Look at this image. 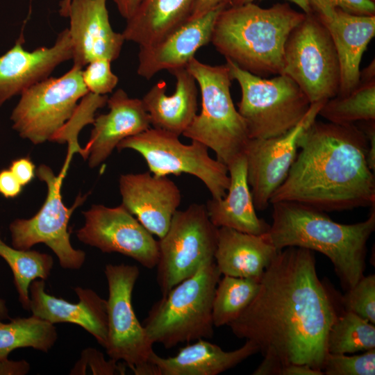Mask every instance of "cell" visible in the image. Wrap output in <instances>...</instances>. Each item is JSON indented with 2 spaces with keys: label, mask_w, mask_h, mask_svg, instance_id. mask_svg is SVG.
<instances>
[{
  "label": "cell",
  "mask_w": 375,
  "mask_h": 375,
  "mask_svg": "<svg viewBox=\"0 0 375 375\" xmlns=\"http://www.w3.org/2000/svg\"><path fill=\"white\" fill-rule=\"evenodd\" d=\"M230 183L224 198L208 200V217L217 228L228 227L255 235L267 233L270 225L256 212L247 181V158L243 153L228 165Z\"/></svg>",
  "instance_id": "obj_24"
},
{
  "label": "cell",
  "mask_w": 375,
  "mask_h": 375,
  "mask_svg": "<svg viewBox=\"0 0 375 375\" xmlns=\"http://www.w3.org/2000/svg\"><path fill=\"white\" fill-rule=\"evenodd\" d=\"M267 232L255 235L228 227L218 228L214 259L221 274L260 278L278 251Z\"/></svg>",
  "instance_id": "obj_25"
},
{
  "label": "cell",
  "mask_w": 375,
  "mask_h": 375,
  "mask_svg": "<svg viewBox=\"0 0 375 375\" xmlns=\"http://www.w3.org/2000/svg\"><path fill=\"white\" fill-rule=\"evenodd\" d=\"M178 138L171 133L150 128L123 140L116 149H132L139 153L149 172L155 176L189 174L205 184L212 198H224L230 183L227 166L212 158L208 147L201 142L192 140L191 144H184Z\"/></svg>",
  "instance_id": "obj_10"
},
{
  "label": "cell",
  "mask_w": 375,
  "mask_h": 375,
  "mask_svg": "<svg viewBox=\"0 0 375 375\" xmlns=\"http://www.w3.org/2000/svg\"><path fill=\"white\" fill-rule=\"evenodd\" d=\"M322 371L326 375H374L375 348L356 356L328 353Z\"/></svg>",
  "instance_id": "obj_34"
},
{
  "label": "cell",
  "mask_w": 375,
  "mask_h": 375,
  "mask_svg": "<svg viewBox=\"0 0 375 375\" xmlns=\"http://www.w3.org/2000/svg\"><path fill=\"white\" fill-rule=\"evenodd\" d=\"M324 103H312L300 122L283 135L248 140L244 153L256 210L262 211L268 207L272 194L285 179L296 158L301 133L316 119Z\"/></svg>",
  "instance_id": "obj_15"
},
{
  "label": "cell",
  "mask_w": 375,
  "mask_h": 375,
  "mask_svg": "<svg viewBox=\"0 0 375 375\" xmlns=\"http://www.w3.org/2000/svg\"><path fill=\"white\" fill-rule=\"evenodd\" d=\"M318 115L338 124L375 120V77L360 76L358 84L351 92L326 101Z\"/></svg>",
  "instance_id": "obj_29"
},
{
  "label": "cell",
  "mask_w": 375,
  "mask_h": 375,
  "mask_svg": "<svg viewBox=\"0 0 375 375\" xmlns=\"http://www.w3.org/2000/svg\"><path fill=\"white\" fill-rule=\"evenodd\" d=\"M10 319L6 301L0 298V321Z\"/></svg>",
  "instance_id": "obj_47"
},
{
  "label": "cell",
  "mask_w": 375,
  "mask_h": 375,
  "mask_svg": "<svg viewBox=\"0 0 375 375\" xmlns=\"http://www.w3.org/2000/svg\"><path fill=\"white\" fill-rule=\"evenodd\" d=\"M231 0H197L189 19L196 18L223 5H229Z\"/></svg>",
  "instance_id": "obj_43"
},
{
  "label": "cell",
  "mask_w": 375,
  "mask_h": 375,
  "mask_svg": "<svg viewBox=\"0 0 375 375\" xmlns=\"http://www.w3.org/2000/svg\"><path fill=\"white\" fill-rule=\"evenodd\" d=\"M108 98L107 95L88 92L81 99L72 117L52 137L51 141L67 143V157L72 158L75 153H81V148L78 143V135L85 125L94 122L95 112L107 103Z\"/></svg>",
  "instance_id": "obj_33"
},
{
  "label": "cell",
  "mask_w": 375,
  "mask_h": 375,
  "mask_svg": "<svg viewBox=\"0 0 375 375\" xmlns=\"http://www.w3.org/2000/svg\"><path fill=\"white\" fill-rule=\"evenodd\" d=\"M23 186L9 169L0 171V194L6 199L18 197Z\"/></svg>",
  "instance_id": "obj_40"
},
{
  "label": "cell",
  "mask_w": 375,
  "mask_h": 375,
  "mask_svg": "<svg viewBox=\"0 0 375 375\" xmlns=\"http://www.w3.org/2000/svg\"><path fill=\"white\" fill-rule=\"evenodd\" d=\"M272 204V224L267 235L277 251L297 247L324 254L346 290L364 276L367 242L375 229V205L366 220L344 224L307 205L289 201Z\"/></svg>",
  "instance_id": "obj_3"
},
{
  "label": "cell",
  "mask_w": 375,
  "mask_h": 375,
  "mask_svg": "<svg viewBox=\"0 0 375 375\" xmlns=\"http://www.w3.org/2000/svg\"><path fill=\"white\" fill-rule=\"evenodd\" d=\"M283 74L295 82L311 104L338 94L341 81L338 53L328 30L313 12L306 14L288 37Z\"/></svg>",
  "instance_id": "obj_8"
},
{
  "label": "cell",
  "mask_w": 375,
  "mask_h": 375,
  "mask_svg": "<svg viewBox=\"0 0 375 375\" xmlns=\"http://www.w3.org/2000/svg\"><path fill=\"white\" fill-rule=\"evenodd\" d=\"M228 4L188 19L159 42L140 47L138 74L149 80L162 71L185 67L196 52L211 41L215 21Z\"/></svg>",
  "instance_id": "obj_20"
},
{
  "label": "cell",
  "mask_w": 375,
  "mask_h": 375,
  "mask_svg": "<svg viewBox=\"0 0 375 375\" xmlns=\"http://www.w3.org/2000/svg\"><path fill=\"white\" fill-rule=\"evenodd\" d=\"M255 0H231L229 5L231 6H240L248 3L253 2ZM297 4L302 9L304 13L310 14L312 12L309 0H290Z\"/></svg>",
  "instance_id": "obj_46"
},
{
  "label": "cell",
  "mask_w": 375,
  "mask_h": 375,
  "mask_svg": "<svg viewBox=\"0 0 375 375\" xmlns=\"http://www.w3.org/2000/svg\"><path fill=\"white\" fill-rule=\"evenodd\" d=\"M67 17L73 65L83 68L94 59L118 58L125 40L111 26L106 0H71Z\"/></svg>",
  "instance_id": "obj_19"
},
{
  "label": "cell",
  "mask_w": 375,
  "mask_h": 375,
  "mask_svg": "<svg viewBox=\"0 0 375 375\" xmlns=\"http://www.w3.org/2000/svg\"><path fill=\"white\" fill-rule=\"evenodd\" d=\"M68 169L69 166L63 165L58 176L43 164L36 169V176L47 185L45 201L33 217L12 221L9 230L13 247L27 250L43 243L54 252L62 268L78 269L83 265L86 255L72 246L68 224L72 212L85 197H78L71 208L62 202L61 187Z\"/></svg>",
  "instance_id": "obj_12"
},
{
  "label": "cell",
  "mask_w": 375,
  "mask_h": 375,
  "mask_svg": "<svg viewBox=\"0 0 375 375\" xmlns=\"http://www.w3.org/2000/svg\"><path fill=\"white\" fill-rule=\"evenodd\" d=\"M218 228L210 221L204 204L192 203L176 210L166 233L158 241L156 281L162 296L215 260Z\"/></svg>",
  "instance_id": "obj_9"
},
{
  "label": "cell",
  "mask_w": 375,
  "mask_h": 375,
  "mask_svg": "<svg viewBox=\"0 0 375 375\" xmlns=\"http://www.w3.org/2000/svg\"><path fill=\"white\" fill-rule=\"evenodd\" d=\"M88 365L94 374H124L125 367L117 364V361L111 359L106 361L103 355L95 349H87L82 353L81 359L72 370L71 374L77 372L83 366Z\"/></svg>",
  "instance_id": "obj_37"
},
{
  "label": "cell",
  "mask_w": 375,
  "mask_h": 375,
  "mask_svg": "<svg viewBox=\"0 0 375 375\" xmlns=\"http://www.w3.org/2000/svg\"><path fill=\"white\" fill-rule=\"evenodd\" d=\"M321 369H315L308 365L288 364L283 365L279 375H323Z\"/></svg>",
  "instance_id": "obj_42"
},
{
  "label": "cell",
  "mask_w": 375,
  "mask_h": 375,
  "mask_svg": "<svg viewBox=\"0 0 375 375\" xmlns=\"http://www.w3.org/2000/svg\"><path fill=\"white\" fill-rule=\"evenodd\" d=\"M197 0H144L126 20L124 40L139 47L153 44L185 22Z\"/></svg>",
  "instance_id": "obj_27"
},
{
  "label": "cell",
  "mask_w": 375,
  "mask_h": 375,
  "mask_svg": "<svg viewBox=\"0 0 375 375\" xmlns=\"http://www.w3.org/2000/svg\"><path fill=\"white\" fill-rule=\"evenodd\" d=\"M117 6L119 14L126 20L136 12L144 0H112Z\"/></svg>",
  "instance_id": "obj_44"
},
{
  "label": "cell",
  "mask_w": 375,
  "mask_h": 375,
  "mask_svg": "<svg viewBox=\"0 0 375 375\" xmlns=\"http://www.w3.org/2000/svg\"><path fill=\"white\" fill-rule=\"evenodd\" d=\"M260 278L224 276L219 279L212 301L214 326H228L239 317L256 296Z\"/></svg>",
  "instance_id": "obj_31"
},
{
  "label": "cell",
  "mask_w": 375,
  "mask_h": 375,
  "mask_svg": "<svg viewBox=\"0 0 375 375\" xmlns=\"http://www.w3.org/2000/svg\"><path fill=\"white\" fill-rule=\"evenodd\" d=\"M226 64L241 89L238 110L244 119L249 139L283 135L309 110L308 98L287 75L267 79L240 68L228 58Z\"/></svg>",
  "instance_id": "obj_7"
},
{
  "label": "cell",
  "mask_w": 375,
  "mask_h": 375,
  "mask_svg": "<svg viewBox=\"0 0 375 375\" xmlns=\"http://www.w3.org/2000/svg\"><path fill=\"white\" fill-rule=\"evenodd\" d=\"M111 61L97 58L86 65L82 69L83 81L89 92L98 95H107L118 83V77L111 70Z\"/></svg>",
  "instance_id": "obj_36"
},
{
  "label": "cell",
  "mask_w": 375,
  "mask_h": 375,
  "mask_svg": "<svg viewBox=\"0 0 375 375\" xmlns=\"http://www.w3.org/2000/svg\"><path fill=\"white\" fill-rule=\"evenodd\" d=\"M9 169L22 186L28 185L36 176L35 165L28 157L13 160Z\"/></svg>",
  "instance_id": "obj_39"
},
{
  "label": "cell",
  "mask_w": 375,
  "mask_h": 375,
  "mask_svg": "<svg viewBox=\"0 0 375 375\" xmlns=\"http://www.w3.org/2000/svg\"><path fill=\"white\" fill-rule=\"evenodd\" d=\"M331 7L354 15H375V3L374 0H322Z\"/></svg>",
  "instance_id": "obj_38"
},
{
  "label": "cell",
  "mask_w": 375,
  "mask_h": 375,
  "mask_svg": "<svg viewBox=\"0 0 375 375\" xmlns=\"http://www.w3.org/2000/svg\"><path fill=\"white\" fill-rule=\"evenodd\" d=\"M82 69L73 65L61 76L48 77L20 94L10 119L21 138L34 144L51 141L72 117L78 100L89 92L83 81Z\"/></svg>",
  "instance_id": "obj_11"
},
{
  "label": "cell",
  "mask_w": 375,
  "mask_h": 375,
  "mask_svg": "<svg viewBox=\"0 0 375 375\" xmlns=\"http://www.w3.org/2000/svg\"><path fill=\"white\" fill-rule=\"evenodd\" d=\"M74 291L78 297L76 303L47 293L44 280H35L29 288V310L33 315L53 324H77L105 347L108 333L106 300L90 289L77 287Z\"/></svg>",
  "instance_id": "obj_22"
},
{
  "label": "cell",
  "mask_w": 375,
  "mask_h": 375,
  "mask_svg": "<svg viewBox=\"0 0 375 375\" xmlns=\"http://www.w3.org/2000/svg\"><path fill=\"white\" fill-rule=\"evenodd\" d=\"M169 72L176 79L172 94H167V83L161 80L141 100L154 128L180 136L197 115L198 90L194 78L186 67Z\"/></svg>",
  "instance_id": "obj_23"
},
{
  "label": "cell",
  "mask_w": 375,
  "mask_h": 375,
  "mask_svg": "<svg viewBox=\"0 0 375 375\" xmlns=\"http://www.w3.org/2000/svg\"><path fill=\"white\" fill-rule=\"evenodd\" d=\"M305 15L288 3L227 6L215 21L210 42L225 58L253 74H281L285 42Z\"/></svg>",
  "instance_id": "obj_4"
},
{
  "label": "cell",
  "mask_w": 375,
  "mask_h": 375,
  "mask_svg": "<svg viewBox=\"0 0 375 375\" xmlns=\"http://www.w3.org/2000/svg\"><path fill=\"white\" fill-rule=\"evenodd\" d=\"M309 1L312 12L328 30L338 53L341 81L337 95H346L359 83L362 55L375 35V15H354L322 0Z\"/></svg>",
  "instance_id": "obj_16"
},
{
  "label": "cell",
  "mask_w": 375,
  "mask_h": 375,
  "mask_svg": "<svg viewBox=\"0 0 375 375\" xmlns=\"http://www.w3.org/2000/svg\"><path fill=\"white\" fill-rule=\"evenodd\" d=\"M364 126L361 128L364 132L368 142L367 161L369 169L375 170V120L364 122Z\"/></svg>",
  "instance_id": "obj_41"
},
{
  "label": "cell",
  "mask_w": 375,
  "mask_h": 375,
  "mask_svg": "<svg viewBox=\"0 0 375 375\" xmlns=\"http://www.w3.org/2000/svg\"><path fill=\"white\" fill-rule=\"evenodd\" d=\"M0 256L12 270L19 302L25 310H29L30 285L38 278L42 280L49 278L53 265L52 257L35 250L10 247L1 238Z\"/></svg>",
  "instance_id": "obj_30"
},
{
  "label": "cell",
  "mask_w": 375,
  "mask_h": 375,
  "mask_svg": "<svg viewBox=\"0 0 375 375\" xmlns=\"http://www.w3.org/2000/svg\"><path fill=\"white\" fill-rule=\"evenodd\" d=\"M9 320L7 323L0 321V361L8 359L9 353L18 348L47 352L57 340L54 325L33 315Z\"/></svg>",
  "instance_id": "obj_28"
},
{
  "label": "cell",
  "mask_w": 375,
  "mask_h": 375,
  "mask_svg": "<svg viewBox=\"0 0 375 375\" xmlns=\"http://www.w3.org/2000/svg\"><path fill=\"white\" fill-rule=\"evenodd\" d=\"M337 316L317 276L314 251L288 247L277 252L256 296L228 326L236 337L252 341L263 356L282 366L303 364L322 371Z\"/></svg>",
  "instance_id": "obj_1"
},
{
  "label": "cell",
  "mask_w": 375,
  "mask_h": 375,
  "mask_svg": "<svg viewBox=\"0 0 375 375\" xmlns=\"http://www.w3.org/2000/svg\"><path fill=\"white\" fill-rule=\"evenodd\" d=\"M28 365L24 362H12L8 359L0 361V374H24L28 372Z\"/></svg>",
  "instance_id": "obj_45"
},
{
  "label": "cell",
  "mask_w": 375,
  "mask_h": 375,
  "mask_svg": "<svg viewBox=\"0 0 375 375\" xmlns=\"http://www.w3.org/2000/svg\"><path fill=\"white\" fill-rule=\"evenodd\" d=\"M346 310L375 324V276H363L342 297Z\"/></svg>",
  "instance_id": "obj_35"
},
{
  "label": "cell",
  "mask_w": 375,
  "mask_h": 375,
  "mask_svg": "<svg viewBox=\"0 0 375 375\" xmlns=\"http://www.w3.org/2000/svg\"><path fill=\"white\" fill-rule=\"evenodd\" d=\"M78 239L102 252L119 253L153 269L158 261V243L153 235L122 204L113 208L92 205L83 212Z\"/></svg>",
  "instance_id": "obj_14"
},
{
  "label": "cell",
  "mask_w": 375,
  "mask_h": 375,
  "mask_svg": "<svg viewBox=\"0 0 375 375\" xmlns=\"http://www.w3.org/2000/svg\"><path fill=\"white\" fill-rule=\"evenodd\" d=\"M108 286V333L105 349L115 361L123 360L134 371L150 362L153 343L138 321L132 305V293L139 277L135 265H106Z\"/></svg>",
  "instance_id": "obj_13"
},
{
  "label": "cell",
  "mask_w": 375,
  "mask_h": 375,
  "mask_svg": "<svg viewBox=\"0 0 375 375\" xmlns=\"http://www.w3.org/2000/svg\"><path fill=\"white\" fill-rule=\"evenodd\" d=\"M259 352L258 347L246 340L239 349L226 351L203 339L181 348L174 356L162 358L155 352L150 358L160 375H217L231 369Z\"/></svg>",
  "instance_id": "obj_26"
},
{
  "label": "cell",
  "mask_w": 375,
  "mask_h": 375,
  "mask_svg": "<svg viewBox=\"0 0 375 375\" xmlns=\"http://www.w3.org/2000/svg\"><path fill=\"white\" fill-rule=\"evenodd\" d=\"M374 348V324L349 310L338 315L328 334V353L346 354Z\"/></svg>",
  "instance_id": "obj_32"
},
{
  "label": "cell",
  "mask_w": 375,
  "mask_h": 375,
  "mask_svg": "<svg viewBox=\"0 0 375 375\" xmlns=\"http://www.w3.org/2000/svg\"><path fill=\"white\" fill-rule=\"evenodd\" d=\"M119 184L122 205L152 235L162 238L181 203L178 186L150 172L122 174Z\"/></svg>",
  "instance_id": "obj_18"
},
{
  "label": "cell",
  "mask_w": 375,
  "mask_h": 375,
  "mask_svg": "<svg viewBox=\"0 0 375 375\" xmlns=\"http://www.w3.org/2000/svg\"><path fill=\"white\" fill-rule=\"evenodd\" d=\"M15 44L0 56V107L14 96L49 77L56 67L72 59V45L68 28L58 35L50 47L32 51L23 47V30Z\"/></svg>",
  "instance_id": "obj_17"
},
{
  "label": "cell",
  "mask_w": 375,
  "mask_h": 375,
  "mask_svg": "<svg viewBox=\"0 0 375 375\" xmlns=\"http://www.w3.org/2000/svg\"><path fill=\"white\" fill-rule=\"evenodd\" d=\"M186 69L198 83L201 110L183 135L212 149L226 166L244 152L249 140L243 117L231 95L233 81L226 64L210 65L193 58Z\"/></svg>",
  "instance_id": "obj_6"
},
{
  "label": "cell",
  "mask_w": 375,
  "mask_h": 375,
  "mask_svg": "<svg viewBox=\"0 0 375 375\" xmlns=\"http://www.w3.org/2000/svg\"><path fill=\"white\" fill-rule=\"evenodd\" d=\"M109 111L94 118L90 139L81 155L91 168L99 166L123 140L151 128L141 99L129 97L122 89L108 98Z\"/></svg>",
  "instance_id": "obj_21"
},
{
  "label": "cell",
  "mask_w": 375,
  "mask_h": 375,
  "mask_svg": "<svg viewBox=\"0 0 375 375\" xmlns=\"http://www.w3.org/2000/svg\"><path fill=\"white\" fill-rule=\"evenodd\" d=\"M71 0H62L60 3V15L63 17H67L69 5Z\"/></svg>",
  "instance_id": "obj_48"
},
{
  "label": "cell",
  "mask_w": 375,
  "mask_h": 375,
  "mask_svg": "<svg viewBox=\"0 0 375 375\" xmlns=\"http://www.w3.org/2000/svg\"><path fill=\"white\" fill-rule=\"evenodd\" d=\"M221 275L215 260L210 261L155 302L143 325L152 343L171 349L211 338L212 301Z\"/></svg>",
  "instance_id": "obj_5"
},
{
  "label": "cell",
  "mask_w": 375,
  "mask_h": 375,
  "mask_svg": "<svg viewBox=\"0 0 375 375\" xmlns=\"http://www.w3.org/2000/svg\"><path fill=\"white\" fill-rule=\"evenodd\" d=\"M296 158L270 203L289 201L324 212L375 204L367 139L352 124L313 121L301 133Z\"/></svg>",
  "instance_id": "obj_2"
}]
</instances>
